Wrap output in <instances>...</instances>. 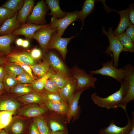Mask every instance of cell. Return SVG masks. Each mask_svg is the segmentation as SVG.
Returning a JSON list of instances; mask_svg holds the SVG:
<instances>
[{
	"mask_svg": "<svg viewBox=\"0 0 134 134\" xmlns=\"http://www.w3.org/2000/svg\"><path fill=\"white\" fill-rule=\"evenodd\" d=\"M120 87L116 92L105 98L98 96L96 92L91 95V99L95 104L108 109L120 107L122 109L123 101L127 92L128 84L124 79L120 83Z\"/></svg>",
	"mask_w": 134,
	"mask_h": 134,
	"instance_id": "1",
	"label": "cell"
},
{
	"mask_svg": "<svg viewBox=\"0 0 134 134\" xmlns=\"http://www.w3.org/2000/svg\"><path fill=\"white\" fill-rule=\"evenodd\" d=\"M71 75L70 77L75 84L76 91L95 87L97 79L92 75L87 73L83 70L75 67L72 70Z\"/></svg>",
	"mask_w": 134,
	"mask_h": 134,
	"instance_id": "2",
	"label": "cell"
},
{
	"mask_svg": "<svg viewBox=\"0 0 134 134\" xmlns=\"http://www.w3.org/2000/svg\"><path fill=\"white\" fill-rule=\"evenodd\" d=\"M102 32L107 36L109 41V46L104 52L108 55H110L113 60V65L117 67L119 62V57L121 52L123 51V47L117 37L114 35L112 28L110 27L108 31H106L104 27H102Z\"/></svg>",
	"mask_w": 134,
	"mask_h": 134,
	"instance_id": "3",
	"label": "cell"
},
{
	"mask_svg": "<svg viewBox=\"0 0 134 134\" xmlns=\"http://www.w3.org/2000/svg\"><path fill=\"white\" fill-rule=\"evenodd\" d=\"M102 67L98 69L89 70L90 74H96L107 76L111 77L120 83L124 78L125 74L123 68H118L113 65V60L102 64Z\"/></svg>",
	"mask_w": 134,
	"mask_h": 134,
	"instance_id": "4",
	"label": "cell"
},
{
	"mask_svg": "<svg viewBox=\"0 0 134 134\" xmlns=\"http://www.w3.org/2000/svg\"><path fill=\"white\" fill-rule=\"evenodd\" d=\"M78 11L68 12L66 15L61 19H58L53 17L51 19L49 24L50 26L57 29V34L61 36L65 30L71 23L78 19Z\"/></svg>",
	"mask_w": 134,
	"mask_h": 134,
	"instance_id": "5",
	"label": "cell"
},
{
	"mask_svg": "<svg viewBox=\"0 0 134 134\" xmlns=\"http://www.w3.org/2000/svg\"><path fill=\"white\" fill-rule=\"evenodd\" d=\"M123 68L125 74L124 79L128 84L127 91L123 101V109L125 111L128 104L134 99V67L131 64L127 63Z\"/></svg>",
	"mask_w": 134,
	"mask_h": 134,
	"instance_id": "6",
	"label": "cell"
},
{
	"mask_svg": "<svg viewBox=\"0 0 134 134\" xmlns=\"http://www.w3.org/2000/svg\"><path fill=\"white\" fill-rule=\"evenodd\" d=\"M30 122L29 119L18 115L13 117L9 124L4 129L9 134H28Z\"/></svg>",
	"mask_w": 134,
	"mask_h": 134,
	"instance_id": "7",
	"label": "cell"
},
{
	"mask_svg": "<svg viewBox=\"0 0 134 134\" xmlns=\"http://www.w3.org/2000/svg\"><path fill=\"white\" fill-rule=\"evenodd\" d=\"M43 0L38 1L33 7L27 20L28 23L44 25L48 8Z\"/></svg>",
	"mask_w": 134,
	"mask_h": 134,
	"instance_id": "8",
	"label": "cell"
},
{
	"mask_svg": "<svg viewBox=\"0 0 134 134\" xmlns=\"http://www.w3.org/2000/svg\"><path fill=\"white\" fill-rule=\"evenodd\" d=\"M127 118V122L124 127H120L116 125L114 121H112L107 126L103 127L100 129L98 134H127L132 129L134 125V112L132 113V120L130 119L126 111L125 112Z\"/></svg>",
	"mask_w": 134,
	"mask_h": 134,
	"instance_id": "9",
	"label": "cell"
},
{
	"mask_svg": "<svg viewBox=\"0 0 134 134\" xmlns=\"http://www.w3.org/2000/svg\"><path fill=\"white\" fill-rule=\"evenodd\" d=\"M57 32V29L51 27L49 25L47 27L37 30L32 37V38L36 40L44 52L47 51L48 44L54 34Z\"/></svg>",
	"mask_w": 134,
	"mask_h": 134,
	"instance_id": "10",
	"label": "cell"
},
{
	"mask_svg": "<svg viewBox=\"0 0 134 134\" xmlns=\"http://www.w3.org/2000/svg\"><path fill=\"white\" fill-rule=\"evenodd\" d=\"M75 37L63 38L58 35L57 32L53 36L48 45L47 50L53 49L57 50L60 54L64 60L67 53V47L70 41Z\"/></svg>",
	"mask_w": 134,
	"mask_h": 134,
	"instance_id": "11",
	"label": "cell"
},
{
	"mask_svg": "<svg viewBox=\"0 0 134 134\" xmlns=\"http://www.w3.org/2000/svg\"><path fill=\"white\" fill-rule=\"evenodd\" d=\"M104 8L106 13L110 12H115L120 15V20L119 24L116 29L113 31L114 35L117 37L120 34L124 32L125 30L132 24L129 17V11L128 8L121 11H118L112 9L107 6L105 2H102Z\"/></svg>",
	"mask_w": 134,
	"mask_h": 134,
	"instance_id": "12",
	"label": "cell"
},
{
	"mask_svg": "<svg viewBox=\"0 0 134 134\" xmlns=\"http://www.w3.org/2000/svg\"><path fill=\"white\" fill-rule=\"evenodd\" d=\"M18 110V115L28 119L41 116L46 111L45 108L33 104L25 105Z\"/></svg>",
	"mask_w": 134,
	"mask_h": 134,
	"instance_id": "13",
	"label": "cell"
},
{
	"mask_svg": "<svg viewBox=\"0 0 134 134\" xmlns=\"http://www.w3.org/2000/svg\"><path fill=\"white\" fill-rule=\"evenodd\" d=\"M45 60L49 63L50 67L54 71L64 75H69L68 69L62 60L55 53L48 52L45 55Z\"/></svg>",
	"mask_w": 134,
	"mask_h": 134,
	"instance_id": "14",
	"label": "cell"
},
{
	"mask_svg": "<svg viewBox=\"0 0 134 134\" xmlns=\"http://www.w3.org/2000/svg\"><path fill=\"white\" fill-rule=\"evenodd\" d=\"M49 24L38 25L27 23L21 25L18 28L14 30L11 34L15 35H21L27 39H31L34 33L38 30L48 26Z\"/></svg>",
	"mask_w": 134,
	"mask_h": 134,
	"instance_id": "15",
	"label": "cell"
},
{
	"mask_svg": "<svg viewBox=\"0 0 134 134\" xmlns=\"http://www.w3.org/2000/svg\"><path fill=\"white\" fill-rule=\"evenodd\" d=\"M17 99L25 105L34 103H44L47 100L44 92L35 91L19 97Z\"/></svg>",
	"mask_w": 134,
	"mask_h": 134,
	"instance_id": "16",
	"label": "cell"
},
{
	"mask_svg": "<svg viewBox=\"0 0 134 134\" xmlns=\"http://www.w3.org/2000/svg\"><path fill=\"white\" fill-rule=\"evenodd\" d=\"M85 90L84 89L77 91L74 93L69 101V105L66 114L67 121L68 122L73 117L77 115L78 112L79 101L81 94Z\"/></svg>",
	"mask_w": 134,
	"mask_h": 134,
	"instance_id": "17",
	"label": "cell"
},
{
	"mask_svg": "<svg viewBox=\"0 0 134 134\" xmlns=\"http://www.w3.org/2000/svg\"><path fill=\"white\" fill-rule=\"evenodd\" d=\"M18 14L16 12L13 16L7 19L0 27V36L11 34L21 26L17 20Z\"/></svg>",
	"mask_w": 134,
	"mask_h": 134,
	"instance_id": "18",
	"label": "cell"
},
{
	"mask_svg": "<svg viewBox=\"0 0 134 134\" xmlns=\"http://www.w3.org/2000/svg\"><path fill=\"white\" fill-rule=\"evenodd\" d=\"M0 95V112L17 110L21 107V103L17 99L9 96Z\"/></svg>",
	"mask_w": 134,
	"mask_h": 134,
	"instance_id": "19",
	"label": "cell"
},
{
	"mask_svg": "<svg viewBox=\"0 0 134 134\" xmlns=\"http://www.w3.org/2000/svg\"><path fill=\"white\" fill-rule=\"evenodd\" d=\"M34 0H25L24 4L18 13L17 20L20 25L25 24L27 18L32 12L34 5Z\"/></svg>",
	"mask_w": 134,
	"mask_h": 134,
	"instance_id": "20",
	"label": "cell"
},
{
	"mask_svg": "<svg viewBox=\"0 0 134 134\" xmlns=\"http://www.w3.org/2000/svg\"><path fill=\"white\" fill-rule=\"evenodd\" d=\"M75 91H76L75 84L71 78L69 81L59 89L58 93L64 101L67 103L68 102Z\"/></svg>",
	"mask_w": 134,
	"mask_h": 134,
	"instance_id": "21",
	"label": "cell"
},
{
	"mask_svg": "<svg viewBox=\"0 0 134 134\" xmlns=\"http://www.w3.org/2000/svg\"><path fill=\"white\" fill-rule=\"evenodd\" d=\"M94 0H85L84 2L81 10L79 11L78 19L82 22L81 29L84 26V20L87 16L94 11L95 3Z\"/></svg>",
	"mask_w": 134,
	"mask_h": 134,
	"instance_id": "22",
	"label": "cell"
},
{
	"mask_svg": "<svg viewBox=\"0 0 134 134\" xmlns=\"http://www.w3.org/2000/svg\"><path fill=\"white\" fill-rule=\"evenodd\" d=\"M16 35L10 34L0 36V52L7 55L11 53L10 45L15 40Z\"/></svg>",
	"mask_w": 134,
	"mask_h": 134,
	"instance_id": "23",
	"label": "cell"
},
{
	"mask_svg": "<svg viewBox=\"0 0 134 134\" xmlns=\"http://www.w3.org/2000/svg\"><path fill=\"white\" fill-rule=\"evenodd\" d=\"M45 3L51 10L49 15L58 19H61L66 15L67 13L62 10L60 8L59 0H46Z\"/></svg>",
	"mask_w": 134,
	"mask_h": 134,
	"instance_id": "24",
	"label": "cell"
},
{
	"mask_svg": "<svg viewBox=\"0 0 134 134\" xmlns=\"http://www.w3.org/2000/svg\"><path fill=\"white\" fill-rule=\"evenodd\" d=\"M53 71L50 68L48 71L44 76L32 83L29 84V86L34 91L41 93L43 92L44 86L46 81L49 79Z\"/></svg>",
	"mask_w": 134,
	"mask_h": 134,
	"instance_id": "25",
	"label": "cell"
},
{
	"mask_svg": "<svg viewBox=\"0 0 134 134\" xmlns=\"http://www.w3.org/2000/svg\"><path fill=\"white\" fill-rule=\"evenodd\" d=\"M7 57L16 59L29 66L36 64L35 60L31 57L30 53L26 52L11 53L7 55Z\"/></svg>",
	"mask_w": 134,
	"mask_h": 134,
	"instance_id": "26",
	"label": "cell"
},
{
	"mask_svg": "<svg viewBox=\"0 0 134 134\" xmlns=\"http://www.w3.org/2000/svg\"><path fill=\"white\" fill-rule=\"evenodd\" d=\"M48 109L59 114H66L68 106L65 102H53L47 100L44 103Z\"/></svg>",
	"mask_w": 134,
	"mask_h": 134,
	"instance_id": "27",
	"label": "cell"
},
{
	"mask_svg": "<svg viewBox=\"0 0 134 134\" xmlns=\"http://www.w3.org/2000/svg\"><path fill=\"white\" fill-rule=\"evenodd\" d=\"M29 66L34 73L40 78L48 71L50 67L49 62L45 60L39 64Z\"/></svg>",
	"mask_w": 134,
	"mask_h": 134,
	"instance_id": "28",
	"label": "cell"
},
{
	"mask_svg": "<svg viewBox=\"0 0 134 134\" xmlns=\"http://www.w3.org/2000/svg\"><path fill=\"white\" fill-rule=\"evenodd\" d=\"M60 89L63 87L71 79L69 75H64L53 70L50 78Z\"/></svg>",
	"mask_w": 134,
	"mask_h": 134,
	"instance_id": "29",
	"label": "cell"
},
{
	"mask_svg": "<svg viewBox=\"0 0 134 134\" xmlns=\"http://www.w3.org/2000/svg\"><path fill=\"white\" fill-rule=\"evenodd\" d=\"M123 47V51L134 52V44L131 39L124 32L117 36Z\"/></svg>",
	"mask_w": 134,
	"mask_h": 134,
	"instance_id": "30",
	"label": "cell"
},
{
	"mask_svg": "<svg viewBox=\"0 0 134 134\" xmlns=\"http://www.w3.org/2000/svg\"><path fill=\"white\" fill-rule=\"evenodd\" d=\"M17 110L0 112V130L4 129L9 124L13 118V115Z\"/></svg>",
	"mask_w": 134,
	"mask_h": 134,
	"instance_id": "31",
	"label": "cell"
},
{
	"mask_svg": "<svg viewBox=\"0 0 134 134\" xmlns=\"http://www.w3.org/2000/svg\"><path fill=\"white\" fill-rule=\"evenodd\" d=\"M16 77V76L6 71L3 83L8 92L9 93L11 89L18 84Z\"/></svg>",
	"mask_w": 134,
	"mask_h": 134,
	"instance_id": "32",
	"label": "cell"
},
{
	"mask_svg": "<svg viewBox=\"0 0 134 134\" xmlns=\"http://www.w3.org/2000/svg\"><path fill=\"white\" fill-rule=\"evenodd\" d=\"M34 91L29 84L18 83L11 89L9 93L21 96Z\"/></svg>",
	"mask_w": 134,
	"mask_h": 134,
	"instance_id": "33",
	"label": "cell"
},
{
	"mask_svg": "<svg viewBox=\"0 0 134 134\" xmlns=\"http://www.w3.org/2000/svg\"><path fill=\"white\" fill-rule=\"evenodd\" d=\"M33 119V121L36 124L40 134H49L51 131L43 118L40 116Z\"/></svg>",
	"mask_w": 134,
	"mask_h": 134,
	"instance_id": "34",
	"label": "cell"
},
{
	"mask_svg": "<svg viewBox=\"0 0 134 134\" xmlns=\"http://www.w3.org/2000/svg\"><path fill=\"white\" fill-rule=\"evenodd\" d=\"M23 0H10L6 1L2 6L10 10L17 12L22 8L24 4Z\"/></svg>",
	"mask_w": 134,
	"mask_h": 134,
	"instance_id": "35",
	"label": "cell"
},
{
	"mask_svg": "<svg viewBox=\"0 0 134 134\" xmlns=\"http://www.w3.org/2000/svg\"><path fill=\"white\" fill-rule=\"evenodd\" d=\"M3 65L7 71L16 76L25 71L20 66L14 63L6 62Z\"/></svg>",
	"mask_w": 134,
	"mask_h": 134,
	"instance_id": "36",
	"label": "cell"
},
{
	"mask_svg": "<svg viewBox=\"0 0 134 134\" xmlns=\"http://www.w3.org/2000/svg\"><path fill=\"white\" fill-rule=\"evenodd\" d=\"M16 12L2 6L0 7V27L7 19L13 16Z\"/></svg>",
	"mask_w": 134,
	"mask_h": 134,
	"instance_id": "37",
	"label": "cell"
},
{
	"mask_svg": "<svg viewBox=\"0 0 134 134\" xmlns=\"http://www.w3.org/2000/svg\"><path fill=\"white\" fill-rule=\"evenodd\" d=\"M16 79L18 83L30 84L34 80L28 73L25 71L16 76Z\"/></svg>",
	"mask_w": 134,
	"mask_h": 134,
	"instance_id": "38",
	"label": "cell"
},
{
	"mask_svg": "<svg viewBox=\"0 0 134 134\" xmlns=\"http://www.w3.org/2000/svg\"><path fill=\"white\" fill-rule=\"evenodd\" d=\"M44 93L47 100H48L53 102H64L58 93H51L47 91L44 92Z\"/></svg>",
	"mask_w": 134,
	"mask_h": 134,
	"instance_id": "39",
	"label": "cell"
},
{
	"mask_svg": "<svg viewBox=\"0 0 134 134\" xmlns=\"http://www.w3.org/2000/svg\"><path fill=\"white\" fill-rule=\"evenodd\" d=\"M44 88L47 92L51 93H58L60 89L50 78L46 81Z\"/></svg>",
	"mask_w": 134,
	"mask_h": 134,
	"instance_id": "40",
	"label": "cell"
},
{
	"mask_svg": "<svg viewBox=\"0 0 134 134\" xmlns=\"http://www.w3.org/2000/svg\"><path fill=\"white\" fill-rule=\"evenodd\" d=\"M7 59H8L9 61L12 63H14L19 65L25 71L28 73L33 78H34L32 73V70L29 65L22 62L19 61L15 59L8 58H7Z\"/></svg>",
	"mask_w": 134,
	"mask_h": 134,
	"instance_id": "41",
	"label": "cell"
},
{
	"mask_svg": "<svg viewBox=\"0 0 134 134\" xmlns=\"http://www.w3.org/2000/svg\"><path fill=\"white\" fill-rule=\"evenodd\" d=\"M49 127L52 132L62 131L65 130L64 127L59 122L51 120L49 122Z\"/></svg>",
	"mask_w": 134,
	"mask_h": 134,
	"instance_id": "42",
	"label": "cell"
},
{
	"mask_svg": "<svg viewBox=\"0 0 134 134\" xmlns=\"http://www.w3.org/2000/svg\"><path fill=\"white\" fill-rule=\"evenodd\" d=\"M29 53L31 57L34 60L40 59L42 56L41 50L37 48L32 49Z\"/></svg>",
	"mask_w": 134,
	"mask_h": 134,
	"instance_id": "43",
	"label": "cell"
},
{
	"mask_svg": "<svg viewBox=\"0 0 134 134\" xmlns=\"http://www.w3.org/2000/svg\"><path fill=\"white\" fill-rule=\"evenodd\" d=\"M28 134H40L36 124L33 121L30 123Z\"/></svg>",
	"mask_w": 134,
	"mask_h": 134,
	"instance_id": "44",
	"label": "cell"
},
{
	"mask_svg": "<svg viewBox=\"0 0 134 134\" xmlns=\"http://www.w3.org/2000/svg\"><path fill=\"white\" fill-rule=\"evenodd\" d=\"M134 42V25L131 24L126 29L125 32Z\"/></svg>",
	"mask_w": 134,
	"mask_h": 134,
	"instance_id": "45",
	"label": "cell"
},
{
	"mask_svg": "<svg viewBox=\"0 0 134 134\" xmlns=\"http://www.w3.org/2000/svg\"><path fill=\"white\" fill-rule=\"evenodd\" d=\"M129 17L132 24H134V3L130 4L128 8Z\"/></svg>",
	"mask_w": 134,
	"mask_h": 134,
	"instance_id": "46",
	"label": "cell"
},
{
	"mask_svg": "<svg viewBox=\"0 0 134 134\" xmlns=\"http://www.w3.org/2000/svg\"><path fill=\"white\" fill-rule=\"evenodd\" d=\"M3 65L0 64V81L2 82L6 71Z\"/></svg>",
	"mask_w": 134,
	"mask_h": 134,
	"instance_id": "47",
	"label": "cell"
},
{
	"mask_svg": "<svg viewBox=\"0 0 134 134\" xmlns=\"http://www.w3.org/2000/svg\"><path fill=\"white\" fill-rule=\"evenodd\" d=\"M29 45V41L27 40H23L22 43V46L24 48H27Z\"/></svg>",
	"mask_w": 134,
	"mask_h": 134,
	"instance_id": "48",
	"label": "cell"
},
{
	"mask_svg": "<svg viewBox=\"0 0 134 134\" xmlns=\"http://www.w3.org/2000/svg\"><path fill=\"white\" fill-rule=\"evenodd\" d=\"M7 59L6 58L3 56H0V64L3 65L7 62Z\"/></svg>",
	"mask_w": 134,
	"mask_h": 134,
	"instance_id": "49",
	"label": "cell"
},
{
	"mask_svg": "<svg viewBox=\"0 0 134 134\" xmlns=\"http://www.w3.org/2000/svg\"><path fill=\"white\" fill-rule=\"evenodd\" d=\"M23 40L22 38H18L16 41V45L18 46H22Z\"/></svg>",
	"mask_w": 134,
	"mask_h": 134,
	"instance_id": "50",
	"label": "cell"
},
{
	"mask_svg": "<svg viewBox=\"0 0 134 134\" xmlns=\"http://www.w3.org/2000/svg\"><path fill=\"white\" fill-rule=\"evenodd\" d=\"M4 89L5 88L3 82L0 81V95L3 93Z\"/></svg>",
	"mask_w": 134,
	"mask_h": 134,
	"instance_id": "51",
	"label": "cell"
},
{
	"mask_svg": "<svg viewBox=\"0 0 134 134\" xmlns=\"http://www.w3.org/2000/svg\"><path fill=\"white\" fill-rule=\"evenodd\" d=\"M65 130L56 132H52L51 131L49 134H65Z\"/></svg>",
	"mask_w": 134,
	"mask_h": 134,
	"instance_id": "52",
	"label": "cell"
},
{
	"mask_svg": "<svg viewBox=\"0 0 134 134\" xmlns=\"http://www.w3.org/2000/svg\"><path fill=\"white\" fill-rule=\"evenodd\" d=\"M0 134H9L4 129L0 130Z\"/></svg>",
	"mask_w": 134,
	"mask_h": 134,
	"instance_id": "53",
	"label": "cell"
},
{
	"mask_svg": "<svg viewBox=\"0 0 134 134\" xmlns=\"http://www.w3.org/2000/svg\"><path fill=\"white\" fill-rule=\"evenodd\" d=\"M127 134H134V125L133 126L131 130Z\"/></svg>",
	"mask_w": 134,
	"mask_h": 134,
	"instance_id": "54",
	"label": "cell"
},
{
	"mask_svg": "<svg viewBox=\"0 0 134 134\" xmlns=\"http://www.w3.org/2000/svg\"><path fill=\"white\" fill-rule=\"evenodd\" d=\"M3 54L0 52V56H3Z\"/></svg>",
	"mask_w": 134,
	"mask_h": 134,
	"instance_id": "55",
	"label": "cell"
},
{
	"mask_svg": "<svg viewBox=\"0 0 134 134\" xmlns=\"http://www.w3.org/2000/svg\"></svg>",
	"mask_w": 134,
	"mask_h": 134,
	"instance_id": "56",
	"label": "cell"
}]
</instances>
